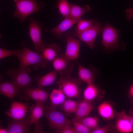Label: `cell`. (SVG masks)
Returning a JSON list of instances; mask_svg holds the SVG:
<instances>
[{
  "label": "cell",
  "instance_id": "6da1fadb",
  "mask_svg": "<svg viewBox=\"0 0 133 133\" xmlns=\"http://www.w3.org/2000/svg\"><path fill=\"white\" fill-rule=\"evenodd\" d=\"M20 45L22 48L18 57L20 62L19 66L28 67L31 65L36 70L46 66L48 62L42 53L33 51L29 49L25 41L21 42Z\"/></svg>",
  "mask_w": 133,
  "mask_h": 133
},
{
  "label": "cell",
  "instance_id": "7a4b0ae2",
  "mask_svg": "<svg viewBox=\"0 0 133 133\" xmlns=\"http://www.w3.org/2000/svg\"><path fill=\"white\" fill-rule=\"evenodd\" d=\"M16 8L14 17L18 19L21 23L31 15L38 13L44 5L42 2L38 3V0H13Z\"/></svg>",
  "mask_w": 133,
  "mask_h": 133
},
{
  "label": "cell",
  "instance_id": "3957f363",
  "mask_svg": "<svg viewBox=\"0 0 133 133\" xmlns=\"http://www.w3.org/2000/svg\"><path fill=\"white\" fill-rule=\"evenodd\" d=\"M28 67L19 66L18 68H11L7 71V74L11 78L12 82L20 89L29 87L32 80L30 75L32 72Z\"/></svg>",
  "mask_w": 133,
  "mask_h": 133
},
{
  "label": "cell",
  "instance_id": "277c9868",
  "mask_svg": "<svg viewBox=\"0 0 133 133\" xmlns=\"http://www.w3.org/2000/svg\"><path fill=\"white\" fill-rule=\"evenodd\" d=\"M29 21V34L33 44V49L36 52L42 53L44 49L48 45L42 39V25L33 17L30 18Z\"/></svg>",
  "mask_w": 133,
  "mask_h": 133
},
{
  "label": "cell",
  "instance_id": "5b68a950",
  "mask_svg": "<svg viewBox=\"0 0 133 133\" xmlns=\"http://www.w3.org/2000/svg\"><path fill=\"white\" fill-rule=\"evenodd\" d=\"M81 81L79 79L71 78L70 76L66 77H61L57 84L58 89L65 95L69 98H75L79 97L81 90L79 87Z\"/></svg>",
  "mask_w": 133,
  "mask_h": 133
},
{
  "label": "cell",
  "instance_id": "8992f818",
  "mask_svg": "<svg viewBox=\"0 0 133 133\" xmlns=\"http://www.w3.org/2000/svg\"><path fill=\"white\" fill-rule=\"evenodd\" d=\"M44 110L45 116L50 126L56 131L59 130L66 126L70 125L72 123V121L56 109L47 107Z\"/></svg>",
  "mask_w": 133,
  "mask_h": 133
},
{
  "label": "cell",
  "instance_id": "52a82bcc",
  "mask_svg": "<svg viewBox=\"0 0 133 133\" xmlns=\"http://www.w3.org/2000/svg\"><path fill=\"white\" fill-rule=\"evenodd\" d=\"M120 31L119 29H116L106 22L102 32V43L105 49L112 50L119 47L118 35Z\"/></svg>",
  "mask_w": 133,
  "mask_h": 133
},
{
  "label": "cell",
  "instance_id": "ba28073f",
  "mask_svg": "<svg viewBox=\"0 0 133 133\" xmlns=\"http://www.w3.org/2000/svg\"><path fill=\"white\" fill-rule=\"evenodd\" d=\"M103 28L101 23L98 21L84 31L73 35L86 44L90 49H94L96 38L98 34L102 33Z\"/></svg>",
  "mask_w": 133,
  "mask_h": 133
},
{
  "label": "cell",
  "instance_id": "9c48e42d",
  "mask_svg": "<svg viewBox=\"0 0 133 133\" xmlns=\"http://www.w3.org/2000/svg\"><path fill=\"white\" fill-rule=\"evenodd\" d=\"M64 36L66 46L63 56L68 60L73 61L76 60L78 57L81 42L69 33H65Z\"/></svg>",
  "mask_w": 133,
  "mask_h": 133
},
{
  "label": "cell",
  "instance_id": "30bf717a",
  "mask_svg": "<svg viewBox=\"0 0 133 133\" xmlns=\"http://www.w3.org/2000/svg\"><path fill=\"white\" fill-rule=\"evenodd\" d=\"M52 63L54 70L61 77L70 76L74 66L73 61L66 59L62 54L55 58Z\"/></svg>",
  "mask_w": 133,
  "mask_h": 133
},
{
  "label": "cell",
  "instance_id": "8fae6325",
  "mask_svg": "<svg viewBox=\"0 0 133 133\" xmlns=\"http://www.w3.org/2000/svg\"><path fill=\"white\" fill-rule=\"evenodd\" d=\"M30 122L34 126V133H45L42 129L39 120L43 116L45 107L43 103L36 102V104L29 107Z\"/></svg>",
  "mask_w": 133,
  "mask_h": 133
},
{
  "label": "cell",
  "instance_id": "7c38bea8",
  "mask_svg": "<svg viewBox=\"0 0 133 133\" xmlns=\"http://www.w3.org/2000/svg\"><path fill=\"white\" fill-rule=\"evenodd\" d=\"M29 115L19 120H9L7 129L8 133H30Z\"/></svg>",
  "mask_w": 133,
  "mask_h": 133
},
{
  "label": "cell",
  "instance_id": "4fadbf2b",
  "mask_svg": "<svg viewBox=\"0 0 133 133\" xmlns=\"http://www.w3.org/2000/svg\"><path fill=\"white\" fill-rule=\"evenodd\" d=\"M28 106L26 103L13 101L10 109L5 114L13 120H21L24 118L26 115Z\"/></svg>",
  "mask_w": 133,
  "mask_h": 133
},
{
  "label": "cell",
  "instance_id": "5bb4252c",
  "mask_svg": "<svg viewBox=\"0 0 133 133\" xmlns=\"http://www.w3.org/2000/svg\"><path fill=\"white\" fill-rule=\"evenodd\" d=\"M79 20L70 17L65 18L60 23L51 29H46L44 32H49L58 37H63V34L72 26L77 23Z\"/></svg>",
  "mask_w": 133,
  "mask_h": 133
},
{
  "label": "cell",
  "instance_id": "9a60e30c",
  "mask_svg": "<svg viewBox=\"0 0 133 133\" xmlns=\"http://www.w3.org/2000/svg\"><path fill=\"white\" fill-rule=\"evenodd\" d=\"M23 89L25 94L36 102L44 103L47 101L48 93L42 88L38 87L33 88L28 87Z\"/></svg>",
  "mask_w": 133,
  "mask_h": 133
},
{
  "label": "cell",
  "instance_id": "2e32d148",
  "mask_svg": "<svg viewBox=\"0 0 133 133\" xmlns=\"http://www.w3.org/2000/svg\"><path fill=\"white\" fill-rule=\"evenodd\" d=\"M42 53L48 62L51 63H52L55 58L62 54L60 47L54 43L48 45L43 50Z\"/></svg>",
  "mask_w": 133,
  "mask_h": 133
},
{
  "label": "cell",
  "instance_id": "e0dca14e",
  "mask_svg": "<svg viewBox=\"0 0 133 133\" xmlns=\"http://www.w3.org/2000/svg\"><path fill=\"white\" fill-rule=\"evenodd\" d=\"M20 89L12 81L0 82V92L11 100H12L19 92Z\"/></svg>",
  "mask_w": 133,
  "mask_h": 133
},
{
  "label": "cell",
  "instance_id": "ac0fdd59",
  "mask_svg": "<svg viewBox=\"0 0 133 133\" xmlns=\"http://www.w3.org/2000/svg\"><path fill=\"white\" fill-rule=\"evenodd\" d=\"M97 111L100 116L105 120H110L114 119L115 116V111L112 106L109 103L105 101L98 105Z\"/></svg>",
  "mask_w": 133,
  "mask_h": 133
},
{
  "label": "cell",
  "instance_id": "d6986e66",
  "mask_svg": "<svg viewBox=\"0 0 133 133\" xmlns=\"http://www.w3.org/2000/svg\"><path fill=\"white\" fill-rule=\"evenodd\" d=\"M94 107L91 102L83 100L78 102L75 118L78 119L87 116L93 110Z\"/></svg>",
  "mask_w": 133,
  "mask_h": 133
},
{
  "label": "cell",
  "instance_id": "ffe728a7",
  "mask_svg": "<svg viewBox=\"0 0 133 133\" xmlns=\"http://www.w3.org/2000/svg\"><path fill=\"white\" fill-rule=\"evenodd\" d=\"M79 79L87 85L94 83L95 75L92 70L86 68L78 63Z\"/></svg>",
  "mask_w": 133,
  "mask_h": 133
},
{
  "label": "cell",
  "instance_id": "44dd1931",
  "mask_svg": "<svg viewBox=\"0 0 133 133\" xmlns=\"http://www.w3.org/2000/svg\"><path fill=\"white\" fill-rule=\"evenodd\" d=\"M57 73L54 70L39 78L36 81L38 87L43 88L52 84L55 81Z\"/></svg>",
  "mask_w": 133,
  "mask_h": 133
},
{
  "label": "cell",
  "instance_id": "7402d4cb",
  "mask_svg": "<svg viewBox=\"0 0 133 133\" xmlns=\"http://www.w3.org/2000/svg\"><path fill=\"white\" fill-rule=\"evenodd\" d=\"M65 96L59 89H53L49 96L51 102L50 107L53 109H56L57 106L62 104L65 101Z\"/></svg>",
  "mask_w": 133,
  "mask_h": 133
},
{
  "label": "cell",
  "instance_id": "603a6c76",
  "mask_svg": "<svg viewBox=\"0 0 133 133\" xmlns=\"http://www.w3.org/2000/svg\"><path fill=\"white\" fill-rule=\"evenodd\" d=\"M100 92L99 88L94 83L87 85L83 92V100L91 102L98 97Z\"/></svg>",
  "mask_w": 133,
  "mask_h": 133
},
{
  "label": "cell",
  "instance_id": "cb8c5ba5",
  "mask_svg": "<svg viewBox=\"0 0 133 133\" xmlns=\"http://www.w3.org/2000/svg\"><path fill=\"white\" fill-rule=\"evenodd\" d=\"M91 10L90 6L87 4L85 5L84 7H81L75 4H70V17L80 20L85 12Z\"/></svg>",
  "mask_w": 133,
  "mask_h": 133
},
{
  "label": "cell",
  "instance_id": "d4e9b609",
  "mask_svg": "<svg viewBox=\"0 0 133 133\" xmlns=\"http://www.w3.org/2000/svg\"><path fill=\"white\" fill-rule=\"evenodd\" d=\"M115 127L119 133H130L133 132V126L128 120L124 118L117 117Z\"/></svg>",
  "mask_w": 133,
  "mask_h": 133
},
{
  "label": "cell",
  "instance_id": "484cf974",
  "mask_svg": "<svg viewBox=\"0 0 133 133\" xmlns=\"http://www.w3.org/2000/svg\"><path fill=\"white\" fill-rule=\"evenodd\" d=\"M98 21L97 19L79 20L73 33V35L79 33L87 29Z\"/></svg>",
  "mask_w": 133,
  "mask_h": 133
},
{
  "label": "cell",
  "instance_id": "4316f807",
  "mask_svg": "<svg viewBox=\"0 0 133 133\" xmlns=\"http://www.w3.org/2000/svg\"><path fill=\"white\" fill-rule=\"evenodd\" d=\"M72 120L81 123L93 130L99 126V120L98 118L96 117L87 116L80 119L75 117L73 118Z\"/></svg>",
  "mask_w": 133,
  "mask_h": 133
},
{
  "label": "cell",
  "instance_id": "83f0119b",
  "mask_svg": "<svg viewBox=\"0 0 133 133\" xmlns=\"http://www.w3.org/2000/svg\"><path fill=\"white\" fill-rule=\"evenodd\" d=\"M57 5L60 13L65 18L70 17V4L67 0H57Z\"/></svg>",
  "mask_w": 133,
  "mask_h": 133
},
{
  "label": "cell",
  "instance_id": "f1b7e54d",
  "mask_svg": "<svg viewBox=\"0 0 133 133\" xmlns=\"http://www.w3.org/2000/svg\"><path fill=\"white\" fill-rule=\"evenodd\" d=\"M78 102L71 100H65L61 104V108L66 113L75 114L77 111Z\"/></svg>",
  "mask_w": 133,
  "mask_h": 133
},
{
  "label": "cell",
  "instance_id": "f546056e",
  "mask_svg": "<svg viewBox=\"0 0 133 133\" xmlns=\"http://www.w3.org/2000/svg\"><path fill=\"white\" fill-rule=\"evenodd\" d=\"M72 122L76 133H91L93 130L81 123L72 120Z\"/></svg>",
  "mask_w": 133,
  "mask_h": 133
},
{
  "label": "cell",
  "instance_id": "4dcf8cb0",
  "mask_svg": "<svg viewBox=\"0 0 133 133\" xmlns=\"http://www.w3.org/2000/svg\"><path fill=\"white\" fill-rule=\"evenodd\" d=\"M21 49L16 50H10L0 48V59L10 56H15L17 58L19 56Z\"/></svg>",
  "mask_w": 133,
  "mask_h": 133
},
{
  "label": "cell",
  "instance_id": "1f68e13d",
  "mask_svg": "<svg viewBox=\"0 0 133 133\" xmlns=\"http://www.w3.org/2000/svg\"><path fill=\"white\" fill-rule=\"evenodd\" d=\"M115 116L117 117H120L125 119L129 121L133 126V116L127 114L124 110L121 112L115 111Z\"/></svg>",
  "mask_w": 133,
  "mask_h": 133
},
{
  "label": "cell",
  "instance_id": "d6a6232c",
  "mask_svg": "<svg viewBox=\"0 0 133 133\" xmlns=\"http://www.w3.org/2000/svg\"><path fill=\"white\" fill-rule=\"evenodd\" d=\"M111 126L108 124L102 127L99 126L93 130L91 133H107L110 132L111 129Z\"/></svg>",
  "mask_w": 133,
  "mask_h": 133
},
{
  "label": "cell",
  "instance_id": "836d02e7",
  "mask_svg": "<svg viewBox=\"0 0 133 133\" xmlns=\"http://www.w3.org/2000/svg\"><path fill=\"white\" fill-rule=\"evenodd\" d=\"M55 133H76V132L74 127H72L69 125L59 130L56 131Z\"/></svg>",
  "mask_w": 133,
  "mask_h": 133
},
{
  "label": "cell",
  "instance_id": "e575fe53",
  "mask_svg": "<svg viewBox=\"0 0 133 133\" xmlns=\"http://www.w3.org/2000/svg\"><path fill=\"white\" fill-rule=\"evenodd\" d=\"M125 12L127 14L126 19L128 20H130L133 17V9L129 8L126 9Z\"/></svg>",
  "mask_w": 133,
  "mask_h": 133
},
{
  "label": "cell",
  "instance_id": "d590c367",
  "mask_svg": "<svg viewBox=\"0 0 133 133\" xmlns=\"http://www.w3.org/2000/svg\"><path fill=\"white\" fill-rule=\"evenodd\" d=\"M129 95L130 98L133 99V84L132 85L129 89Z\"/></svg>",
  "mask_w": 133,
  "mask_h": 133
},
{
  "label": "cell",
  "instance_id": "8d00e7d4",
  "mask_svg": "<svg viewBox=\"0 0 133 133\" xmlns=\"http://www.w3.org/2000/svg\"><path fill=\"white\" fill-rule=\"evenodd\" d=\"M0 133H8V131L7 129L1 128L0 129Z\"/></svg>",
  "mask_w": 133,
  "mask_h": 133
},
{
  "label": "cell",
  "instance_id": "74e56055",
  "mask_svg": "<svg viewBox=\"0 0 133 133\" xmlns=\"http://www.w3.org/2000/svg\"><path fill=\"white\" fill-rule=\"evenodd\" d=\"M129 115L133 116V107L130 109L129 112Z\"/></svg>",
  "mask_w": 133,
  "mask_h": 133
}]
</instances>
